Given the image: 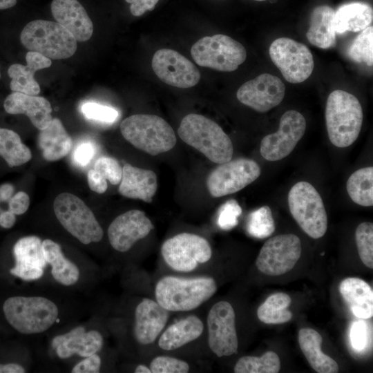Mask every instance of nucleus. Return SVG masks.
Masks as SVG:
<instances>
[{"label": "nucleus", "mask_w": 373, "mask_h": 373, "mask_svg": "<svg viewBox=\"0 0 373 373\" xmlns=\"http://www.w3.org/2000/svg\"><path fill=\"white\" fill-rule=\"evenodd\" d=\"M88 184L90 190L97 193H104L108 184L106 180L96 170L92 169L87 174Z\"/></svg>", "instance_id": "obj_48"}, {"label": "nucleus", "mask_w": 373, "mask_h": 373, "mask_svg": "<svg viewBox=\"0 0 373 373\" xmlns=\"http://www.w3.org/2000/svg\"><path fill=\"white\" fill-rule=\"evenodd\" d=\"M180 139L216 164L231 160L233 144L229 137L214 121L202 115L191 113L181 121L178 129Z\"/></svg>", "instance_id": "obj_1"}, {"label": "nucleus", "mask_w": 373, "mask_h": 373, "mask_svg": "<svg viewBox=\"0 0 373 373\" xmlns=\"http://www.w3.org/2000/svg\"><path fill=\"white\" fill-rule=\"evenodd\" d=\"M363 321L355 322L351 329L350 339L352 347L357 351L365 348L367 343V329Z\"/></svg>", "instance_id": "obj_45"}, {"label": "nucleus", "mask_w": 373, "mask_h": 373, "mask_svg": "<svg viewBox=\"0 0 373 373\" xmlns=\"http://www.w3.org/2000/svg\"><path fill=\"white\" fill-rule=\"evenodd\" d=\"M3 107L9 114L26 115L39 130L46 128L52 119L51 105L41 96L12 92L6 98Z\"/></svg>", "instance_id": "obj_23"}, {"label": "nucleus", "mask_w": 373, "mask_h": 373, "mask_svg": "<svg viewBox=\"0 0 373 373\" xmlns=\"http://www.w3.org/2000/svg\"><path fill=\"white\" fill-rule=\"evenodd\" d=\"M6 320L17 331L33 334L48 330L56 321L59 310L50 300L41 296H13L3 305Z\"/></svg>", "instance_id": "obj_5"}, {"label": "nucleus", "mask_w": 373, "mask_h": 373, "mask_svg": "<svg viewBox=\"0 0 373 373\" xmlns=\"http://www.w3.org/2000/svg\"><path fill=\"white\" fill-rule=\"evenodd\" d=\"M208 344L218 357L235 354L238 347L236 329V315L232 305L219 301L210 309L207 315Z\"/></svg>", "instance_id": "obj_15"}, {"label": "nucleus", "mask_w": 373, "mask_h": 373, "mask_svg": "<svg viewBox=\"0 0 373 373\" xmlns=\"http://www.w3.org/2000/svg\"><path fill=\"white\" fill-rule=\"evenodd\" d=\"M30 198L24 191H19L9 200V210L15 215H21L28 209Z\"/></svg>", "instance_id": "obj_47"}, {"label": "nucleus", "mask_w": 373, "mask_h": 373, "mask_svg": "<svg viewBox=\"0 0 373 373\" xmlns=\"http://www.w3.org/2000/svg\"><path fill=\"white\" fill-rule=\"evenodd\" d=\"M149 368L152 373H186L190 367L183 360L167 356H158L152 359Z\"/></svg>", "instance_id": "obj_42"}, {"label": "nucleus", "mask_w": 373, "mask_h": 373, "mask_svg": "<svg viewBox=\"0 0 373 373\" xmlns=\"http://www.w3.org/2000/svg\"><path fill=\"white\" fill-rule=\"evenodd\" d=\"M51 12L56 21L67 29L77 41H86L91 37L93 22L77 0H52Z\"/></svg>", "instance_id": "obj_22"}, {"label": "nucleus", "mask_w": 373, "mask_h": 373, "mask_svg": "<svg viewBox=\"0 0 373 373\" xmlns=\"http://www.w3.org/2000/svg\"><path fill=\"white\" fill-rule=\"evenodd\" d=\"M280 370V360L278 355L271 351L267 352L261 356H245L236 363L235 373H278Z\"/></svg>", "instance_id": "obj_36"}, {"label": "nucleus", "mask_w": 373, "mask_h": 373, "mask_svg": "<svg viewBox=\"0 0 373 373\" xmlns=\"http://www.w3.org/2000/svg\"><path fill=\"white\" fill-rule=\"evenodd\" d=\"M350 59L356 63L373 65V26H370L354 39L347 50Z\"/></svg>", "instance_id": "obj_38"}, {"label": "nucleus", "mask_w": 373, "mask_h": 373, "mask_svg": "<svg viewBox=\"0 0 373 373\" xmlns=\"http://www.w3.org/2000/svg\"><path fill=\"white\" fill-rule=\"evenodd\" d=\"M130 3V11L133 16L140 17L146 11L154 9L159 0H125Z\"/></svg>", "instance_id": "obj_49"}, {"label": "nucleus", "mask_w": 373, "mask_h": 373, "mask_svg": "<svg viewBox=\"0 0 373 373\" xmlns=\"http://www.w3.org/2000/svg\"><path fill=\"white\" fill-rule=\"evenodd\" d=\"M161 254L165 262L173 269L189 272L198 264L208 262L212 256L209 242L203 237L191 233H180L166 240Z\"/></svg>", "instance_id": "obj_10"}, {"label": "nucleus", "mask_w": 373, "mask_h": 373, "mask_svg": "<svg viewBox=\"0 0 373 373\" xmlns=\"http://www.w3.org/2000/svg\"><path fill=\"white\" fill-rule=\"evenodd\" d=\"M124 138L135 148L151 155L167 152L176 144L173 128L163 118L150 114H135L120 124Z\"/></svg>", "instance_id": "obj_4"}, {"label": "nucleus", "mask_w": 373, "mask_h": 373, "mask_svg": "<svg viewBox=\"0 0 373 373\" xmlns=\"http://www.w3.org/2000/svg\"><path fill=\"white\" fill-rule=\"evenodd\" d=\"M24 368L17 363L0 364V373H23Z\"/></svg>", "instance_id": "obj_52"}, {"label": "nucleus", "mask_w": 373, "mask_h": 373, "mask_svg": "<svg viewBox=\"0 0 373 373\" xmlns=\"http://www.w3.org/2000/svg\"><path fill=\"white\" fill-rule=\"evenodd\" d=\"M23 46L49 58L63 59L76 52L77 41L57 21L36 19L28 23L20 34Z\"/></svg>", "instance_id": "obj_6"}, {"label": "nucleus", "mask_w": 373, "mask_h": 373, "mask_svg": "<svg viewBox=\"0 0 373 373\" xmlns=\"http://www.w3.org/2000/svg\"><path fill=\"white\" fill-rule=\"evenodd\" d=\"M373 19L370 6L352 2L341 6L335 12L333 26L336 33L358 32L370 26Z\"/></svg>", "instance_id": "obj_31"}, {"label": "nucleus", "mask_w": 373, "mask_h": 373, "mask_svg": "<svg viewBox=\"0 0 373 373\" xmlns=\"http://www.w3.org/2000/svg\"><path fill=\"white\" fill-rule=\"evenodd\" d=\"M203 330L202 321L195 315L189 316L167 327L160 337L158 345L167 351L180 348L198 338Z\"/></svg>", "instance_id": "obj_30"}, {"label": "nucleus", "mask_w": 373, "mask_h": 373, "mask_svg": "<svg viewBox=\"0 0 373 373\" xmlns=\"http://www.w3.org/2000/svg\"><path fill=\"white\" fill-rule=\"evenodd\" d=\"M16 222L15 214L10 210L0 213V226L5 229H10L14 226Z\"/></svg>", "instance_id": "obj_50"}, {"label": "nucleus", "mask_w": 373, "mask_h": 373, "mask_svg": "<svg viewBox=\"0 0 373 373\" xmlns=\"http://www.w3.org/2000/svg\"><path fill=\"white\" fill-rule=\"evenodd\" d=\"M285 94V86L280 78L263 73L244 83L238 88L236 97L244 105L265 113L280 104Z\"/></svg>", "instance_id": "obj_17"}, {"label": "nucleus", "mask_w": 373, "mask_h": 373, "mask_svg": "<svg viewBox=\"0 0 373 373\" xmlns=\"http://www.w3.org/2000/svg\"><path fill=\"white\" fill-rule=\"evenodd\" d=\"M256 162L239 158L220 164L209 175L207 186L214 198L234 193L255 181L260 175Z\"/></svg>", "instance_id": "obj_13"}, {"label": "nucleus", "mask_w": 373, "mask_h": 373, "mask_svg": "<svg viewBox=\"0 0 373 373\" xmlns=\"http://www.w3.org/2000/svg\"><path fill=\"white\" fill-rule=\"evenodd\" d=\"M217 291L211 277L183 278L166 276L155 288L156 301L169 312H186L198 308Z\"/></svg>", "instance_id": "obj_3"}, {"label": "nucleus", "mask_w": 373, "mask_h": 373, "mask_svg": "<svg viewBox=\"0 0 373 373\" xmlns=\"http://www.w3.org/2000/svg\"><path fill=\"white\" fill-rule=\"evenodd\" d=\"M55 214L64 228L84 245L99 242L103 229L90 209L77 196L61 193L53 202Z\"/></svg>", "instance_id": "obj_8"}, {"label": "nucleus", "mask_w": 373, "mask_h": 373, "mask_svg": "<svg viewBox=\"0 0 373 373\" xmlns=\"http://www.w3.org/2000/svg\"><path fill=\"white\" fill-rule=\"evenodd\" d=\"M26 65L14 64L9 67L8 74L12 79L10 88L12 92L37 95L40 87L35 74L37 70L50 67L51 59L39 52L29 50L26 55Z\"/></svg>", "instance_id": "obj_24"}, {"label": "nucleus", "mask_w": 373, "mask_h": 373, "mask_svg": "<svg viewBox=\"0 0 373 373\" xmlns=\"http://www.w3.org/2000/svg\"><path fill=\"white\" fill-rule=\"evenodd\" d=\"M288 205L292 217L309 236L318 239L327 229V216L323 200L310 183L300 181L289 191Z\"/></svg>", "instance_id": "obj_7"}, {"label": "nucleus", "mask_w": 373, "mask_h": 373, "mask_svg": "<svg viewBox=\"0 0 373 373\" xmlns=\"http://www.w3.org/2000/svg\"><path fill=\"white\" fill-rule=\"evenodd\" d=\"M169 318V311L156 300L144 298L135 311V338L142 345L153 343L164 329Z\"/></svg>", "instance_id": "obj_20"}, {"label": "nucleus", "mask_w": 373, "mask_h": 373, "mask_svg": "<svg viewBox=\"0 0 373 373\" xmlns=\"http://www.w3.org/2000/svg\"><path fill=\"white\" fill-rule=\"evenodd\" d=\"M349 196L353 202L363 207L373 205V167L367 166L354 172L346 184Z\"/></svg>", "instance_id": "obj_35"}, {"label": "nucleus", "mask_w": 373, "mask_h": 373, "mask_svg": "<svg viewBox=\"0 0 373 373\" xmlns=\"http://www.w3.org/2000/svg\"><path fill=\"white\" fill-rule=\"evenodd\" d=\"M325 116L328 137L333 145L345 148L358 138L363 113L354 95L342 90L332 91L327 99Z\"/></svg>", "instance_id": "obj_2"}, {"label": "nucleus", "mask_w": 373, "mask_h": 373, "mask_svg": "<svg viewBox=\"0 0 373 373\" xmlns=\"http://www.w3.org/2000/svg\"><path fill=\"white\" fill-rule=\"evenodd\" d=\"M103 337L97 330L86 332L84 327H77L68 333L56 336L52 341L60 358H68L77 354L87 357L98 352L103 346Z\"/></svg>", "instance_id": "obj_21"}, {"label": "nucleus", "mask_w": 373, "mask_h": 373, "mask_svg": "<svg viewBox=\"0 0 373 373\" xmlns=\"http://www.w3.org/2000/svg\"><path fill=\"white\" fill-rule=\"evenodd\" d=\"M95 153L93 142L84 141L79 143L73 151V160L76 164L85 166L92 160Z\"/></svg>", "instance_id": "obj_44"}, {"label": "nucleus", "mask_w": 373, "mask_h": 373, "mask_svg": "<svg viewBox=\"0 0 373 373\" xmlns=\"http://www.w3.org/2000/svg\"><path fill=\"white\" fill-rule=\"evenodd\" d=\"M0 77H1V73H0Z\"/></svg>", "instance_id": "obj_56"}, {"label": "nucleus", "mask_w": 373, "mask_h": 373, "mask_svg": "<svg viewBox=\"0 0 373 373\" xmlns=\"http://www.w3.org/2000/svg\"><path fill=\"white\" fill-rule=\"evenodd\" d=\"M94 169L98 171L111 184H118L122 180V168L113 157L102 156L99 157L94 165Z\"/></svg>", "instance_id": "obj_43"}, {"label": "nucleus", "mask_w": 373, "mask_h": 373, "mask_svg": "<svg viewBox=\"0 0 373 373\" xmlns=\"http://www.w3.org/2000/svg\"><path fill=\"white\" fill-rule=\"evenodd\" d=\"M15 188L10 183H4L0 185V202H6L12 197Z\"/></svg>", "instance_id": "obj_51"}, {"label": "nucleus", "mask_w": 373, "mask_h": 373, "mask_svg": "<svg viewBox=\"0 0 373 373\" xmlns=\"http://www.w3.org/2000/svg\"><path fill=\"white\" fill-rule=\"evenodd\" d=\"M242 213V208L234 199H230L222 204L218 213L217 223L223 230H230L238 223V218Z\"/></svg>", "instance_id": "obj_41"}, {"label": "nucleus", "mask_w": 373, "mask_h": 373, "mask_svg": "<svg viewBox=\"0 0 373 373\" xmlns=\"http://www.w3.org/2000/svg\"><path fill=\"white\" fill-rule=\"evenodd\" d=\"M302 252L301 241L293 233L278 235L268 239L256 260L258 269L268 276H280L291 271Z\"/></svg>", "instance_id": "obj_12"}, {"label": "nucleus", "mask_w": 373, "mask_h": 373, "mask_svg": "<svg viewBox=\"0 0 373 373\" xmlns=\"http://www.w3.org/2000/svg\"><path fill=\"white\" fill-rule=\"evenodd\" d=\"M191 55L198 66L222 72L236 70L247 58L240 43L221 34L200 39L192 46Z\"/></svg>", "instance_id": "obj_9"}, {"label": "nucleus", "mask_w": 373, "mask_h": 373, "mask_svg": "<svg viewBox=\"0 0 373 373\" xmlns=\"http://www.w3.org/2000/svg\"><path fill=\"white\" fill-rule=\"evenodd\" d=\"M269 55L283 77L291 84L304 82L314 68L313 55L303 44L287 37L274 40L269 47Z\"/></svg>", "instance_id": "obj_11"}, {"label": "nucleus", "mask_w": 373, "mask_h": 373, "mask_svg": "<svg viewBox=\"0 0 373 373\" xmlns=\"http://www.w3.org/2000/svg\"><path fill=\"white\" fill-rule=\"evenodd\" d=\"M339 291L354 315L367 319L373 315V291L365 280L349 277L341 281Z\"/></svg>", "instance_id": "obj_26"}, {"label": "nucleus", "mask_w": 373, "mask_h": 373, "mask_svg": "<svg viewBox=\"0 0 373 373\" xmlns=\"http://www.w3.org/2000/svg\"><path fill=\"white\" fill-rule=\"evenodd\" d=\"M82 114L88 119L111 124L117 120L118 111L111 106L95 102H86L81 106Z\"/></svg>", "instance_id": "obj_40"}, {"label": "nucleus", "mask_w": 373, "mask_h": 373, "mask_svg": "<svg viewBox=\"0 0 373 373\" xmlns=\"http://www.w3.org/2000/svg\"><path fill=\"white\" fill-rule=\"evenodd\" d=\"M153 229V223L144 211L132 209L115 218L107 233L112 247L117 251L126 252Z\"/></svg>", "instance_id": "obj_18"}, {"label": "nucleus", "mask_w": 373, "mask_h": 373, "mask_svg": "<svg viewBox=\"0 0 373 373\" xmlns=\"http://www.w3.org/2000/svg\"><path fill=\"white\" fill-rule=\"evenodd\" d=\"M135 373H151L149 367L144 365H139L135 370Z\"/></svg>", "instance_id": "obj_54"}, {"label": "nucleus", "mask_w": 373, "mask_h": 373, "mask_svg": "<svg viewBox=\"0 0 373 373\" xmlns=\"http://www.w3.org/2000/svg\"><path fill=\"white\" fill-rule=\"evenodd\" d=\"M119 193L128 198L139 199L151 203L157 189V175L153 171L125 164Z\"/></svg>", "instance_id": "obj_25"}, {"label": "nucleus", "mask_w": 373, "mask_h": 373, "mask_svg": "<svg viewBox=\"0 0 373 373\" xmlns=\"http://www.w3.org/2000/svg\"><path fill=\"white\" fill-rule=\"evenodd\" d=\"M44 258L51 267L54 279L65 286H70L77 282L79 270L75 264L64 256L60 245L50 239L41 242Z\"/></svg>", "instance_id": "obj_32"}, {"label": "nucleus", "mask_w": 373, "mask_h": 373, "mask_svg": "<svg viewBox=\"0 0 373 373\" xmlns=\"http://www.w3.org/2000/svg\"><path fill=\"white\" fill-rule=\"evenodd\" d=\"M358 253L362 262L368 268H373V224L364 222L355 231Z\"/></svg>", "instance_id": "obj_39"}, {"label": "nucleus", "mask_w": 373, "mask_h": 373, "mask_svg": "<svg viewBox=\"0 0 373 373\" xmlns=\"http://www.w3.org/2000/svg\"><path fill=\"white\" fill-rule=\"evenodd\" d=\"M17 3V0H0V10L8 9L13 7Z\"/></svg>", "instance_id": "obj_53"}, {"label": "nucleus", "mask_w": 373, "mask_h": 373, "mask_svg": "<svg viewBox=\"0 0 373 373\" xmlns=\"http://www.w3.org/2000/svg\"><path fill=\"white\" fill-rule=\"evenodd\" d=\"M275 229V222L268 206L261 207L249 214L247 231L252 237L261 239L267 238L274 232Z\"/></svg>", "instance_id": "obj_37"}, {"label": "nucleus", "mask_w": 373, "mask_h": 373, "mask_svg": "<svg viewBox=\"0 0 373 373\" xmlns=\"http://www.w3.org/2000/svg\"><path fill=\"white\" fill-rule=\"evenodd\" d=\"M291 299L283 292L271 294L257 310L258 319L266 324H281L289 321L292 313L288 309Z\"/></svg>", "instance_id": "obj_34"}, {"label": "nucleus", "mask_w": 373, "mask_h": 373, "mask_svg": "<svg viewBox=\"0 0 373 373\" xmlns=\"http://www.w3.org/2000/svg\"><path fill=\"white\" fill-rule=\"evenodd\" d=\"M254 1H266V0H254Z\"/></svg>", "instance_id": "obj_55"}, {"label": "nucleus", "mask_w": 373, "mask_h": 373, "mask_svg": "<svg viewBox=\"0 0 373 373\" xmlns=\"http://www.w3.org/2000/svg\"><path fill=\"white\" fill-rule=\"evenodd\" d=\"M41 239L29 236L19 239L13 247L15 266L10 274L26 281L40 278L47 262L44 258Z\"/></svg>", "instance_id": "obj_19"}, {"label": "nucleus", "mask_w": 373, "mask_h": 373, "mask_svg": "<svg viewBox=\"0 0 373 373\" xmlns=\"http://www.w3.org/2000/svg\"><path fill=\"white\" fill-rule=\"evenodd\" d=\"M334 14L333 8L326 5L313 9L306 33V37L311 44L323 49L335 46L336 33L333 26Z\"/></svg>", "instance_id": "obj_28"}, {"label": "nucleus", "mask_w": 373, "mask_h": 373, "mask_svg": "<svg viewBox=\"0 0 373 373\" xmlns=\"http://www.w3.org/2000/svg\"><path fill=\"white\" fill-rule=\"evenodd\" d=\"M0 156L10 167H15L30 160L32 153L16 132L0 128Z\"/></svg>", "instance_id": "obj_33"}, {"label": "nucleus", "mask_w": 373, "mask_h": 373, "mask_svg": "<svg viewBox=\"0 0 373 373\" xmlns=\"http://www.w3.org/2000/svg\"><path fill=\"white\" fill-rule=\"evenodd\" d=\"M151 66L155 74L165 84L187 88L195 86L200 73L196 66L178 52L169 48L157 50Z\"/></svg>", "instance_id": "obj_16"}, {"label": "nucleus", "mask_w": 373, "mask_h": 373, "mask_svg": "<svg viewBox=\"0 0 373 373\" xmlns=\"http://www.w3.org/2000/svg\"><path fill=\"white\" fill-rule=\"evenodd\" d=\"M38 145L43 157L54 162L65 157L72 146V140L58 118H52L48 126L40 130Z\"/></svg>", "instance_id": "obj_27"}, {"label": "nucleus", "mask_w": 373, "mask_h": 373, "mask_svg": "<svg viewBox=\"0 0 373 373\" xmlns=\"http://www.w3.org/2000/svg\"><path fill=\"white\" fill-rule=\"evenodd\" d=\"M300 348L312 368L318 373H337L338 363L321 351L322 336L315 329L302 328L298 332Z\"/></svg>", "instance_id": "obj_29"}, {"label": "nucleus", "mask_w": 373, "mask_h": 373, "mask_svg": "<svg viewBox=\"0 0 373 373\" xmlns=\"http://www.w3.org/2000/svg\"><path fill=\"white\" fill-rule=\"evenodd\" d=\"M305 128L306 121L301 113L294 110L286 111L280 117L278 130L261 140V155L272 162L285 158L303 137Z\"/></svg>", "instance_id": "obj_14"}, {"label": "nucleus", "mask_w": 373, "mask_h": 373, "mask_svg": "<svg viewBox=\"0 0 373 373\" xmlns=\"http://www.w3.org/2000/svg\"><path fill=\"white\" fill-rule=\"evenodd\" d=\"M101 367V358L97 354L86 357L72 369L73 373H98Z\"/></svg>", "instance_id": "obj_46"}]
</instances>
